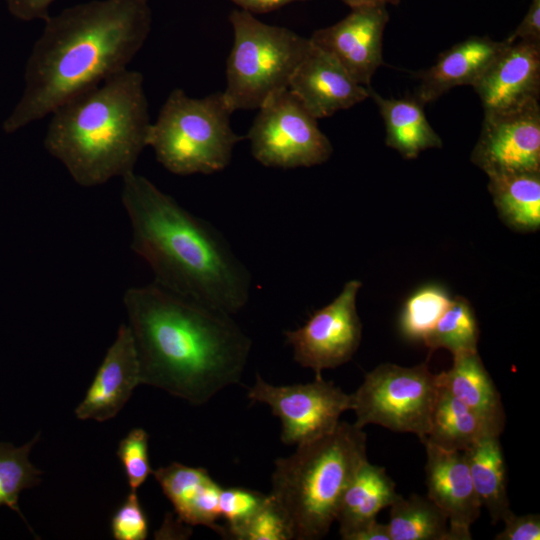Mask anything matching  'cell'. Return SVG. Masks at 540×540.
<instances>
[{"label": "cell", "instance_id": "cell-40", "mask_svg": "<svg viewBox=\"0 0 540 540\" xmlns=\"http://www.w3.org/2000/svg\"><path fill=\"white\" fill-rule=\"evenodd\" d=\"M146 1H148V0H146Z\"/></svg>", "mask_w": 540, "mask_h": 540}, {"label": "cell", "instance_id": "cell-36", "mask_svg": "<svg viewBox=\"0 0 540 540\" xmlns=\"http://www.w3.org/2000/svg\"><path fill=\"white\" fill-rule=\"evenodd\" d=\"M55 0H5L9 12L22 21L46 20Z\"/></svg>", "mask_w": 540, "mask_h": 540}, {"label": "cell", "instance_id": "cell-12", "mask_svg": "<svg viewBox=\"0 0 540 540\" xmlns=\"http://www.w3.org/2000/svg\"><path fill=\"white\" fill-rule=\"evenodd\" d=\"M471 162L489 176L540 172V105L484 115Z\"/></svg>", "mask_w": 540, "mask_h": 540}, {"label": "cell", "instance_id": "cell-8", "mask_svg": "<svg viewBox=\"0 0 540 540\" xmlns=\"http://www.w3.org/2000/svg\"><path fill=\"white\" fill-rule=\"evenodd\" d=\"M439 392L437 374L428 361L412 367L383 363L368 372L351 394L355 425H380L394 432L412 433L422 442Z\"/></svg>", "mask_w": 540, "mask_h": 540}, {"label": "cell", "instance_id": "cell-19", "mask_svg": "<svg viewBox=\"0 0 540 540\" xmlns=\"http://www.w3.org/2000/svg\"><path fill=\"white\" fill-rule=\"evenodd\" d=\"M152 474L171 502L179 521L190 527L206 526L224 538V525L217 522L222 487L206 469L173 462Z\"/></svg>", "mask_w": 540, "mask_h": 540}, {"label": "cell", "instance_id": "cell-10", "mask_svg": "<svg viewBox=\"0 0 540 540\" xmlns=\"http://www.w3.org/2000/svg\"><path fill=\"white\" fill-rule=\"evenodd\" d=\"M247 397L270 407L281 422V441L287 445L328 433L351 406V394L322 376L305 384L273 385L257 374Z\"/></svg>", "mask_w": 540, "mask_h": 540}, {"label": "cell", "instance_id": "cell-18", "mask_svg": "<svg viewBox=\"0 0 540 540\" xmlns=\"http://www.w3.org/2000/svg\"><path fill=\"white\" fill-rule=\"evenodd\" d=\"M507 45L505 40L488 36H471L454 44L418 74L419 84L412 97L426 105L454 87L473 86Z\"/></svg>", "mask_w": 540, "mask_h": 540}, {"label": "cell", "instance_id": "cell-20", "mask_svg": "<svg viewBox=\"0 0 540 540\" xmlns=\"http://www.w3.org/2000/svg\"><path fill=\"white\" fill-rule=\"evenodd\" d=\"M441 387L481 417L496 435L505 427L500 394L477 352L453 356V364L439 374Z\"/></svg>", "mask_w": 540, "mask_h": 540}, {"label": "cell", "instance_id": "cell-5", "mask_svg": "<svg viewBox=\"0 0 540 540\" xmlns=\"http://www.w3.org/2000/svg\"><path fill=\"white\" fill-rule=\"evenodd\" d=\"M363 428L339 421L326 434L297 445L275 461L269 496L285 517L292 538H323L336 520L341 497L366 461Z\"/></svg>", "mask_w": 540, "mask_h": 540}, {"label": "cell", "instance_id": "cell-31", "mask_svg": "<svg viewBox=\"0 0 540 540\" xmlns=\"http://www.w3.org/2000/svg\"><path fill=\"white\" fill-rule=\"evenodd\" d=\"M148 447L149 435L140 427L132 429L119 442L116 454L126 474L130 491H137L154 471Z\"/></svg>", "mask_w": 540, "mask_h": 540}, {"label": "cell", "instance_id": "cell-15", "mask_svg": "<svg viewBox=\"0 0 540 540\" xmlns=\"http://www.w3.org/2000/svg\"><path fill=\"white\" fill-rule=\"evenodd\" d=\"M426 450L427 496L448 519L449 540H471L470 528L482 505L475 491L464 452L423 443Z\"/></svg>", "mask_w": 540, "mask_h": 540}, {"label": "cell", "instance_id": "cell-1", "mask_svg": "<svg viewBox=\"0 0 540 540\" xmlns=\"http://www.w3.org/2000/svg\"><path fill=\"white\" fill-rule=\"evenodd\" d=\"M140 383L202 405L240 382L252 342L232 315L156 283L123 296Z\"/></svg>", "mask_w": 540, "mask_h": 540}, {"label": "cell", "instance_id": "cell-24", "mask_svg": "<svg viewBox=\"0 0 540 540\" xmlns=\"http://www.w3.org/2000/svg\"><path fill=\"white\" fill-rule=\"evenodd\" d=\"M488 190L499 217L520 232L540 228V172L488 177Z\"/></svg>", "mask_w": 540, "mask_h": 540}, {"label": "cell", "instance_id": "cell-13", "mask_svg": "<svg viewBox=\"0 0 540 540\" xmlns=\"http://www.w3.org/2000/svg\"><path fill=\"white\" fill-rule=\"evenodd\" d=\"M388 21L386 7L351 9L335 24L315 30L309 39L358 84L370 87L375 72L384 64L383 36Z\"/></svg>", "mask_w": 540, "mask_h": 540}, {"label": "cell", "instance_id": "cell-21", "mask_svg": "<svg viewBox=\"0 0 540 540\" xmlns=\"http://www.w3.org/2000/svg\"><path fill=\"white\" fill-rule=\"evenodd\" d=\"M394 481L385 468L364 461L346 487L336 514L339 533L346 538L361 526L376 520L377 514L396 498Z\"/></svg>", "mask_w": 540, "mask_h": 540}, {"label": "cell", "instance_id": "cell-3", "mask_svg": "<svg viewBox=\"0 0 540 540\" xmlns=\"http://www.w3.org/2000/svg\"><path fill=\"white\" fill-rule=\"evenodd\" d=\"M121 201L131 248L154 283L231 315L248 302L251 276L222 235L134 171L122 177Z\"/></svg>", "mask_w": 540, "mask_h": 540}, {"label": "cell", "instance_id": "cell-7", "mask_svg": "<svg viewBox=\"0 0 540 540\" xmlns=\"http://www.w3.org/2000/svg\"><path fill=\"white\" fill-rule=\"evenodd\" d=\"M233 46L222 91L230 109H258L273 94L287 89L311 42L293 30L270 25L236 9L229 15Z\"/></svg>", "mask_w": 540, "mask_h": 540}, {"label": "cell", "instance_id": "cell-28", "mask_svg": "<svg viewBox=\"0 0 540 540\" xmlns=\"http://www.w3.org/2000/svg\"><path fill=\"white\" fill-rule=\"evenodd\" d=\"M40 433L22 446L0 442V506H7L20 513L18 499L25 489L37 486L42 471L29 459Z\"/></svg>", "mask_w": 540, "mask_h": 540}, {"label": "cell", "instance_id": "cell-29", "mask_svg": "<svg viewBox=\"0 0 540 540\" xmlns=\"http://www.w3.org/2000/svg\"><path fill=\"white\" fill-rule=\"evenodd\" d=\"M452 297L439 284L415 290L405 301L399 318L401 334L412 341H423L450 305Z\"/></svg>", "mask_w": 540, "mask_h": 540}, {"label": "cell", "instance_id": "cell-2", "mask_svg": "<svg viewBox=\"0 0 540 540\" xmlns=\"http://www.w3.org/2000/svg\"><path fill=\"white\" fill-rule=\"evenodd\" d=\"M27 59L24 90L3 122L5 133L127 69L151 30L146 0H91L49 15Z\"/></svg>", "mask_w": 540, "mask_h": 540}, {"label": "cell", "instance_id": "cell-22", "mask_svg": "<svg viewBox=\"0 0 540 540\" xmlns=\"http://www.w3.org/2000/svg\"><path fill=\"white\" fill-rule=\"evenodd\" d=\"M385 125V144L405 159H415L430 148H441V137L430 125L424 106L414 97L384 98L370 88Z\"/></svg>", "mask_w": 540, "mask_h": 540}, {"label": "cell", "instance_id": "cell-6", "mask_svg": "<svg viewBox=\"0 0 540 540\" xmlns=\"http://www.w3.org/2000/svg\"><path fill=\"white\" fill-rule=\"evenodd\" d=\"M232 113L222 92L193 98L176 88L151 123L147 146L173 174L222 171L230 164L235 145L242 140L231 127Z\"/></svg>", "mask_w": 540, "mask_h": 540}, {"label": "cell", "instance_id": "cell-37", "mask_svg": "<svg viewBox=\"0 0 540 540\" xmlns=\"http://www.w3.org/2000/svg\"><path fill=\"white\" fill-rule=\"evenodd\" d=\"M237 5L241 10L253 15L275 11L294 2L308 0H227Z\"/></svg>", "mask_w": 540, "mask_h": 540}, {"label": "cell", "instance_id": "cell-30", "mask_svg": "<svg viewBox=\"0 0 540 540\" xmlns=\"http://www.w3.org/2000/svg\"><path fill=\"white\" fill-rule=\"evenodd\" d=\"M236 540H290L292 533L282 512L267 495L262 506L244 523L227 533Z\"/></svg>", "mask_w": 540, "mask_h": 540}, {"label": "cell", "instance_id": "cell-27", "mask_svg": "<svg viewBox=\"0 0 540 540\" xmlns=\"http://www.w3.org/2000/svg\"><path fill=\"white\" fill-rule=\"evenodd\" d=\"M479 336L473 307L466 298L456 296L422 342L430 351L444 348L454 356L477 352Z\"/></svg>", "mask_w": 540, "mask_h": 540}, {"label": "cell", "instance_id": "cell-4", "mask_svg": "<svg viewBox=\"0 0 540 540\" xmlns=\"http://www.w3.org/2000/svg\"><path fill=\"white\" fill-rule=\"evenodd\" d=\"M48 153L82 187L133 172L151 125L143 75L125 69L69 99L51 114Z\"/></svg>", "mask_w": 540, "mask_h": 540}, {"label": "cell", "instance_id": "cell-9", "mask_svg": "<svg viewBox=\"0 0 540 540\" xmlns=\"http://www.w3.org/2000/svg\"><path fill=\"white\" fill-rule=\"evenodd\" d=\"M246 138L253 157L267 167H312L323 164L333 153L317 119L288 88L258 108Z\"/></svg>", "mask_w": 540, "mask_h": 540}, {"label": "cell", "instance_id": "cell-17", "mask_svg": "<svg viewBox=\"0 0 540 540\" xmlns=\"http://www.w3.org/2000/svg\"><path fill=\"white\" fill-rule=\"evenodd\" d=\"M140 384L134 340L128 325L122 324L76 407L75 416L80 420L107 421L119 413Z\"/></svg>", "mask_w": 540, "mask_h": 540}, {"label": "cell", "instance_id": "cell-25", "mask_svg": "<svg viewBox=\"0 0 540 540\" xmlns=\"http://www.w3.org/2000/svg\"><path fill=\"white\" fill-rule=\"evenodd\" d=\"M488 435L498 436L481 417L439 384L429 431L422 443L463 452Z\"/></svg>", "mask_w": 540, "mask_h": 540}, {"label": "cell", "instance_id": "cell-39", "mask_svg": "<svg viewBox=\"0 0 540 540\" xmlns=\"http://www.w3.org/2000/svg\"><path fill=\"white\" fill-rule=\"evenodd\" d=\"M351 9L386 7L387 5H398L401 0H341Z\"/></svg>", "mask_w": 540, "mask_h": 540}, {"label": "cell", "instance_id": "cell-33", "mask_svg": "<svg viewBox=\"0 0 540 540\" xmlns=\"http://www.w3.org/2000/svg\"><path fill=\"white\" fill-rule=\"evenodd\" d=\"M147 515L137 491H130L111 519V532L116 540H144L148 536Z\"/></svg>", "mask_w": 540, "mask_h": 540}, {"label": "cell", "instance_id": "cell-35", "mask_svg": "<svg viewBox=\"0 0 540 540\" xmlns=\"http://www.w3.org/2000/svg\"><path fill=\"white\" fill-rule=\"evenodd\" d=\"M518 41L540 43V0H532L519 25L505 39L507 44Z\"/></svg>", "mask_w": 540, "mask_h": 540}, {"label": "cell", "instance_id": "cell-11", "mask_svg": "<svg viewBox=\"0 0 540 540\" xmlns=\"http://www.w3.org/2000/svg\"><path fill=\"white\" fill-rule=\"evenodd\" d=\"M362 286L358 280L346 282L329 304L315 311L306 323L285 332L294 360L312 369L319 377L325 369L348 362L357 351L362 338V324L356 299Z\"/></svg>", "mask_w": 540, "mask_h": 540}, {"label": "cell", "instance_id": "cell-32", "mask_svg": "<svg viewBox=\"0 0 540 540\" xmlns=\"http://www.w3.org/2000/svg\"><path fill=\"white\" fill-rule=\"evenodd\" d=\"M267 495L243 487L221 488L219 495L220 518L225 520V536L244 523L265 502Z\"/></svg>", "mask_w": 540, "mask_h": 540}, {"label": "cell", "instance_id": "cell-23", "mask_svg": "<svg viewBox=\"0 0 540 540\" xmlns=\"http://www.w3.org/2000/svg\"><path fill=\"white\" fill-rule=\"evenodd\" d=\"M482 507L493 524L511 510L507 494V471L499 436L488 435L463 451Z\"/></svg>", "mask_w": 540, "mask_h": 540}, {"label": "cell", "instance_id": "cell-14", "mask_svg": "<svg viewBox=\"0 0 540 540\" xmlns=\"http://www.w3.org/2000/svg\"><path fill=\"white\" fill-rule=\"evenodd\" d=\"M472 87L484 115L508 113L539 102L540 43L508 44Z\"/></svg>", "mask_w": 540, "mask_h": 540}, {"label": "cell", "instance_id": "cell-34", "mask_svg": "<svg viewBox=\"0 0 540 540\" xmlns=\"http://www.w3.org/2000/svg\"><path fill=\"white\" fill-rule=\"evenodd\" d=\"M504 528L495 535L496 540H539L540 516L536 513L516 515L510 510L501 520Z\"/></svg>", "mask_w": 540, "mask_h": 540}, {"label": "cell", "instance_id": "cell-26", "mask_svg": "<svg viewBox=\"0 0 540 540\" xmlns=\"http://www.w3.org/2000/svg\"><path fill=\"white\" fill-rule=\"evenodd\" d=\"M389 507L391 540H449L448 519L427 495L397 494Z\"/></svg>", "mask_w": 540, "mask_h": 540}, {"label": "cell", "instance_id": "cell-38", "mask_svg": "<svg viewBox=\"0 0 540 540\" xmlns=\"http://www.w3.org/2000/svg\"><path fill=\"white\" fill-rule=\"evenodd\" d=\"M346 540H391L387 524L374 520L352 532Z\"/></svg>", "mask_w": 540, "mask_h": 540}, {"label": "cell", "instance_id": "cell-16", "mask_svg": "<svg viewBox=\"0 0 540 540\" xmlns=\"http://www.w3.org/2000/svg\"><path fill=\"white\" fill-rule=\"evenodd\" d=\"M370 88L358 84L331 55L312 43L288 86L317 120L370 98Z\"/></svg>", "mask_w": 540, "mask_h": 540}]
</instances>
